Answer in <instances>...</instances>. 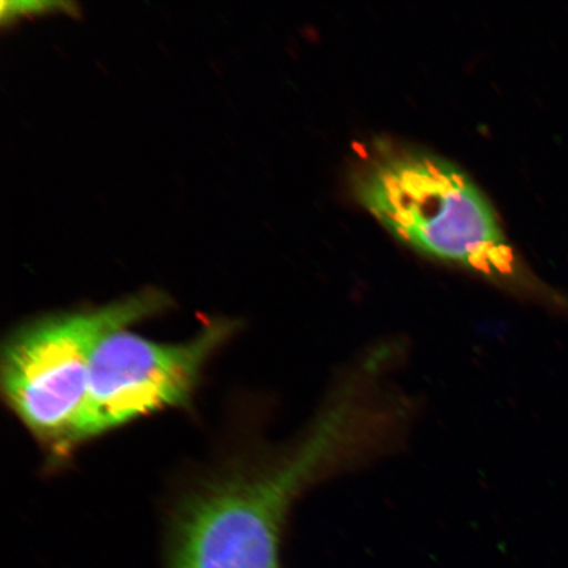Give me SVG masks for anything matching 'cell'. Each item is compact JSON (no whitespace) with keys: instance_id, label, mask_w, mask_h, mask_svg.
I'll return each instance as SVG.
<instances>
[{"instance_id":"6da1fadb","label":"cell","mask_w":568,"mask_h":568,"mask_svg":"<svg viewBox=\"0 0 568 568\" xmlns=\"http://www.w3.org/2000/svg\"><path fill=\"white\" fill-rule=\"evenodd\" d=\"M366 210L403 244L486 275H515L513 248L491 204L452 162L378 149L354 178Z\"/></svg>"},{"instance_id":"7a4b0ae2","label":"cell","mask_w":568,"mask_h":568,"mask_svg":"<svg viewBox=\"0 0 568 568\" xmlns=\"http://www.w3.org/2000/svg\"><path fill=\"white\" fill-rule=\"evenodd\" d=\"M357 442L351 418L331 409L300 449L273 470L196 497L178 520L170 568H280L291 504Z\"/></svg>"},{"instance_id":"3957f363","label":"cell","mask_w":568,"mask_h":568,"mask_svg":"<svg viewBox=\"0 0 568 568\" xmlns=\"http://www.w3.org/2000/svg\"><path fill=\"white\" fill-rule=\"evenodd\" d=\"M169 297L148 288L97 308L47 316L4 347L2 388L10 408L42 442L65 449L87 399L91 361L111 333L158 315Z\"/></svg>"},{"instance_id":"277c9868","label":"cell","mask_w":568,"mask_h":568,"mask_svg":"<svg viewBox=\"0 0 568 568\" xmlns=\"http://www.w3.org/2000/svg\"><path fill=\"white\" fill-rule=\"evenodd\" d=\"M213 322L183 343L162 344L128 329L105 336L91 361L87 399L65 449L153 412L190 400L211 355L231 336Z\"/></svg>"},{"instance_id":"5b68a950","label":"cell","mask_w":568,"mask_h":568,"mask_svg":"<svg viewBox=\"0 0 568 568\" xmlns=\"http://www.w3.org/2000/svg\"><path fill=\"white\" fill-rule=\"evenodd\" d=\"M70 3L61 2H3L2 20L16 21L20 18L44 16V13L65 12V7Z\"/></svg>"}]
</instances>
